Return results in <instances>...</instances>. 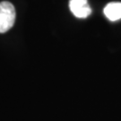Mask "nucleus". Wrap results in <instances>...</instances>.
<instances>
[{
	"instance_id": "obj_2",
	"label": "nucleus",
	"mask_w": 121,
	"mask_h": 121,
	"mask_svg": "<svg viewBox=\"0 0 121 121\" xmlns=\"http://www.w3.org/2000/svg\"><path fill=\"white\" fill-rule=\"evenodd\" d=\"M69 8L73 15L78 18H86L91 13L87 0H70Z\"/></svg>"
},
{
	"instance_id": "obj_1",
	"label": "nucleus",
	"mask_w": 121,
	"mask_h": 121,
	"mask_svg": "<svg viewBox=\"0 0 121 121\" xmlns=\"http://www.w3.org/2000/svg\"><path fill=\"white\" fill-rule=\"evenodd\" d=\"M15 9L14 6L7 1L0 3V33L9 30L14 24Z\"/></svg>"
},
{
	"instance_id": "obj_3",
	"label": "nucleus",
	"mask_w": 121,
	"mask_h": 121,
	"mask_svg": "<svg viewBox=\"0 0 121 121\" xmlns=\"http://www.w3.org/2000/svg\"><path fill=\"white\" fill-rule=\"evenodd\" d=\"M104 14L112 22L121 19V3L112 2L108 4L104 8Z\"/></svg>"
}]
</instances>
